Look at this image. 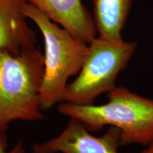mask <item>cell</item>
<instances>
[{"label":"cell","instance_id":"cell-1","mask_svg":"<svg viewBox=\"0 0 153 153\" xmlns=\"http://www.w3.org/2000/svg\"><path fill=\"white\" fill-rule=\"evenodd\" d=\"M108 101L102 105H76L61 102L58 111L79 120L90 132L105 126L120 131V145L148 146L153 141V100L116 87L108 93Z\"/></svg>","mask_w":153,"mask_h":153},{"label":"cell","instance_id":"cell-2","mask_svg":"<svg viewBox=\"0 0 153 153\" xmlns=\"http://www.w3.org/2000/svg\"><path fill=\"white\" fill-rule=\"evenodd\" d=\"M44 54L37 48L18 54L0 51V129L16 120L45 118L41 105Z\"/></svg>","mask_w":153,"mask_h":153},{"label":"cell","instance_id":"cell-3","mask_svg":"<svg viewBox=\"0 0 153 153\" xmlns=\"http://www.w3.org/2000/svg\"><path fill=\"white\" fill-rule=\"evenodd\" d=\"M22 11L36 24L43 38L45 68L41 105L43 111H46L62 102L69 79L77 75L81 70L88 45L26 1L22 6Z\"/></svg>","mask_w":153,"mask_h":153},{"label":"cell","instance_id":"cell-4","mask_svg":"<svg viewBox=\"0 0 153 153\" xmlns=\"http://www.w3.org/2000/svg\"><path fill=\"white\" fill-rule=\"evenodd\" d=\"M136 48L134 42H114L96 37L88 44L81 70L76 79L67 86L62 102L91 105L100 95L114 90L118 74Z\"/></svg>","mask_w":153,"mask_h":153},{"label":"cell","instance_id":"cell-5","mask_svg":"<svg viewBox=\"0 0 153 153\" xmlns=\"http://www.w3.org/2000/svg\"><path fill=\"white\" fill-rule=\"evenodd\" d=\"M43 143L55 153H118L120 131L110 126L104 135L97 137L79 120L70 118L58 135Z\"/></svg>","mask_w":153,"mask_h":153},{"label":"cell","instance_id":"cell-6","mask_svg":"<svg viewBox=\"0 0 153 153\" xmlns=\"http://www.w3.org/2000/svg\"><path fill=\"white\" fill-rule=\"evenodd\" d=\"M72 36L89 44L97 37L94 18L81 0H25Z\"/></svg>","mask_w":153,"mask_h":153},{"label":"cell","instance_id":"cell-7","mask_svg":"<svg viewBox=\"0 0 153 153\" xmlns=\"http://www.w3.org/2000/svg\"><path fill=\"white\" fill-rule=\"evenodd\" d=\"M25 1L0 0V51L18 54L36 47V33L22 11Z\"/></svg>","mask_w":153,"mask_h":153},{"label":"cell","instance_id":"cell-8","mask_svg":"<svg viewBox=\"0 0 153 153\" xmlns=\"http://www.w3.org/2000/svg\"><path fill=\"white\" fill-rule=\"evenodd\" d=\"M94 21L99 37L121 42L122 30L128 16L132 0H92Z\"/></svg>","mask_w":153,"mask_h":153},{"label":"cell","instance_id":"cell-9","mask_svg":"<svg viewBox=\"0 0 153 153\" xmlns=\"http://www.w3.org/2000/svg\"><path fill=\"white\" fill-rule=\"evenodd\" d=\"M5 132L0 129V153H26V148L22 139L10 150H7L8 142Z\"/></svg>","mask_w":153,"mask_h":153},{"label":"cell","instance_id":"cell-10","mask_svg":"<svg viewBox=\"0 0 153 153\" xmlns=\"http://www.w3.org/2000/svg\"><path fill=\"white\" fill-rule=\"evenodd\" d=\"M31 153H55L51 152L44 146L43 143H34L32 147Z\"/></svg>","mask_w":153,"mask_h":153},{"label":"cell","instance_id":"cell-11","mask_svg":"<svg viewBox=\"0 0 153 153\" xmlns=\"http://www.w3.org/2000/svg\"><path fill=\"white\" fill-rule=\"evenodd\" d=\"M140 153H153V141L150 145H148L146 149H145L144 150H143Z\"/></svg>","mask_w":153,"mask_h":153}]
</instances>
